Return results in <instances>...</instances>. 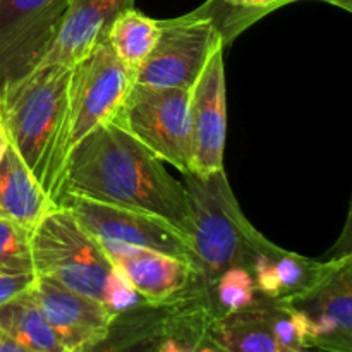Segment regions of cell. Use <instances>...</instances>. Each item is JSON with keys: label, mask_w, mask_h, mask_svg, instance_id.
<instances>
[{"label": "cell", "mask_w": 352, "mask_h": 352, "mask_svg": "<svg viewBox=\"0 0 352 352\" xmlns=\"http://www.w3.org/2000/svg\"><path fill=\"white\" fill-rule=\"evenodd\" d=\"M141 296L134 291L133 285L127 282V278L120 274L117 268H113L112 274L107 278L105 289H103L102 302L113 313L126 311V309L133 308L138 302H141Z\"/></svg>", "instance_id": "cell-24"}, {"label": "cell", "mask_w": 352, "mask_h": 352, "mask_svg": "<svg viewBox=\"0 0 352 352\" xmlns=\"http://www.w3.org/2000/svg\"><path fill=\"white\" fill-rule=\"evenodd\" d=\"M227 134L223 45L213 52L189 91L191 172L210 175L223 170Z\"/></svg>", "instance_id": "cell-11"}, {"label": "cell", "mask_w": 352, "mask_h": 352, "mask_svg": "<svg viewBox=\"0 0 352 352\" xmlns=\"http://www.w3.org/2000/svg\"><path fill=\"white\" fill-rule=\"evenodd\" d=\"M306 352H323V351H315V349H309V351H306Z\"/></svg>", "instance_id": "cell-30"}, {"label": "cell", "mask_w": 352, "mask_h": 352, "mask_svg": "<svg viewBox=\"0 0 352 352\" xmlns=\"http://www.w3.org/2000/svg\"><path fill=\"white\" fill-rule=\"evenodd\" d=\"M189 91L133 82L112 119L181 174L191 172Z\"/></svg>", "instance_id": "cell-6"}, {"label": "cell", "mask_w": 352, "mask_h": 352, "mask_svg": "<svg viewBox=\"0 0 352 352\" xmlns=\"http://www.w3.org/2000/svg\"><path fill=\"white\" fill-rule=\"evenodd\" d=\"M267 254L274 268L275 280H277L278 298H289L296 292L302 291L315 282L322 272L325 261H315L301 254L280 250L274 243H267Z\"/></svg>", "instance_id": "cell-21"}, {"label": "cell", "mask_w": 352, "mask_h": 352, "mask_svg": "<svg viewBox=\"0 0 352 352\" xmlns=\"http://www.w3.org/2000/svg\"><path fill=\"white\" fill-rule=\"evenodd\" d=\"M31 292L65 352H79L102 339L116 316L102 301L50 278H34Z\"/></svg>", "instance_id": "cell-13"}, {"label": "cell", "mask_w": 352, "mask_h": 352, "mask_svg": "<svg viewBox=\"0 0 352 352\" xmlns=\"http://www.w3.org/2000/svg\"><path fill=\"white\" fill-rule=\"evenodd\" d=\"M305 325L306 347L323 352H352V256L346 251L323 263L313 284L280 298Z\"/></svg>", "instance_id": "cell-8"}, {"label": "cell", "mask_w": 352, "mask_h": 352, "mask_svg": "<svg viewBox=\"0 0 352 352\" xmlns=\"http://www.w3.org/2000/svg\"><path fill=\"white\" fill-rule=\"evenodd\" d=\"M160 34V23L144 16L134 7L122 10L110 24L105 38L117 57L133 71L153 50Z\"/></svg>", "instance_id": "cell-19"}, {"label": "cell", "mask_w": 352, "mask_h": 352, "mask_svg": "<svg viewBox=\"0 0 352 352\" xmlns=\"http://www.w3.org/2000/svg\"><path fill=\"white\" fill-rule=\"evenodd\" d=\"M0 332L33 352H65L34 301L31 287L0 306Z\"/></svg>", "instance_id": "cell-18"}, {"label": "cell", "mask_w": 352, "mask_h": 352, "mask_svg": "<svg viewBox=\"0 0 352 352\" xmlns=\"http://www.w3.org/2000/svg\"><path fill=\"white\" fill-rule=\"evenodd\" d=\"M0 352H33L26 349L24 346H21L19 342H16L14 339H10L9 336L0 332Z\"/></svg>", "instance_id": "cell-26"}, {"label": "cell", "mask_w": 352, "mask_h": 352, "mask_svg": "<svg viewBox=\"0 0 352 352\" xmlns=\"http://www.w3.org/2000/svg\"><path fill=\"white\" fill-rule=\"evenodd\" d=\"M69 0H0V91L43 64Z\"/></svg>", "instance_id": "cell-9"}, {"label": "cell", "mask_w": 352, "mask_h": 352, "mask_svg": "<svg viewBox=\"0 0 352 352\" xmlns=\"http://www.w3.org/2000/svg\"><path fill=\"white\" fill-rule=\"evenodd\" d=\"M158 23L157 43L134 71V82L191 89L213 52L226 45L219 23L206 3L188 16Z\"/></svg>", "instance_id": "cell-5"}, {"label": "cell", "mask_w": 352, "mask_h": 352, "mask_svg": "<svg viewBox=\"0 0 352 352\" xmlns=\"http://www.w3.org/2000/svg\"><path fill=\"white\" fill-rule=\"evenodd\" d=\"M7 146H9V138H7V133L3 131V127L0 126V158H2V155L6 153Z\"/></svg>", "instance_id": "cell-29"}, {"label": "cell", "mask_w": 352, "mask_h": 352, "mask_svg": "<svg viewBox=\"0 0 352 352\" xmlns=\"http://www.w3.org/2000/svg\"><path fill=\"white\" fill-rule=\"evenodd\" d=\"M0 274H34L31 234L0 215Z\"/></svg>", "instance_id": "cell-23"}, {"label": "cell", "mask_w": 352, "mask_h": 352, "mask_svg": "<svg viewBox=\"0 0 352 352\" xmlns=\"http://www.w3.org/2000/svg\"><path fill=\"white\" fill-rule=\"evenodd\" d=\"M134 82V74L110 47L96 41L71 67L67 110V157L72 148L100 124L116 117Z\"/></svg>", "instance_id": "cell-7"}, {"label": "cell", "mask_w": 352, "mask_h": 352, "mask_svg": "<svg viewBox=\"0 0 352 352\" xmlns=\"http://www.w3.org/2000/svg\"><path fill=\"white\" fill-rule=\"evenodd\" d=\"M198 291L199 284L195 280L191 287L167 301H141L117 313L105 336L79 352H157L160 344L174 332Z\"/></svg>", "instance_id": "cell-12"}, {"label": "cell", "mask_w": 352, "mask_h": 352, "mask_svg": "<svg viewBox=\"0 0 352 352\" xmlns=\"http://www.w3.org/2000/svg\"><path fill=\"white\" fill-rule=\"evenodd\" d=\"M71 67L38 65L0 91V126L7 133L10 146L55 203L62 198L67 164Z\"/></svg>", "instance_id": "cell-2"}, {"label": "cell", "mask_w": 352, "mask_h": 352, "mask_svg": "<svg viewBox=\"0 0 352 352\" xmlns=\"http://www.w3.org/2000/svg\"><path fill=\"white\" fill-rule=\"evenodd\" d=\"M57 206L9 143L0 158V215L31 234Z\"/></svg>", "instance_id": "cell-17"}, {"label": "cell", "mask_w": 352, "mask_h": 352, "mask_svg": "<svg viewBox=\"0 0 352 352\" xmlns=\"http://www.w3.org/2000/svg\"><path fill=\"white\" fill-rule=\"evenodd\" d=\"M282 302L258 292L246 308L210 318L206 339L223 352H292L282 340Z\"/></svg>", "instance_id": "cell-15"}, {"label": "cell", "mask_w": 352, "mask_h": 352, "mask_svg": "<svg viewBox=\"0 0 352 352\" xmlns=\"http://www.w3.org/2000/svg\"><path fill=\"white\" fill-rule=\"evenodd\" d=\"M64 192L150 213L182 234L188 222L184 184L113 120L100 124L72 148L65 164Z\"/></svg>", "instance_id": "cell-1"}, {"label": "cell", "mask_w": 352, "mask_h": 352, "mask_svg": "<svg viewBox=\"0 0 352 352\" xmlns=\"http://www.w3.org/2000/svg\"><path fill=\"white\" fill-rule=\"evenodd\" d=\"M113 268L127 278L143 301L160 302L191 287L196 274L189 261L160 251L120 244H102Z\"/></svg>", "instance_id": "cell-14"}, {"label": "cell", "mask_w": 352, "mask_h": 352, "mask_svg": "<svg viewBox=\"0 0 352 352\" xmlns=\"http://www.w3.org/2000/svg\"><path fill=\"white\" fill-rule=\"evenodd\" d=\"M133 3L134 0H69L62 30L43 64L71 67L96 41L105 38L112 21Z\"/></svg>", "instance_id": "cell-16"}, {"label": "cell", "mask_w": 352, "mask_h": 352, "mask_svg": "<svg viewBox=\"0 0 352 352\" xmlns=\"http://www.w3.org/2000/svg\"><path fill=\"white\" fill-rule=\"evenodd\" d=\"M195 352H223V351L219 349V347H217L215 344L210 342L208 339H205L201 344H199L198 347H196Z\"/></svg>", "instance_id": "cell-27"}, {"label": "cell", "mask_w": 352, "mask_h": 352, "mask_svg": "<svg viewBox=\"0 0 352 352\" xmlns=\"http://www.w3.org/2000/svg\"><path fill=\"white\" fill-rule=\"evenodd\" d=\"M322 2L332 3V6L340 7V9L347 10V12H351L352 10V0H322Z\"/></svg>", "instance_id": "cell-28"}, {"label": "cell", "mask_w": 352, "mask_h": 352, "mask_svg": "<svg viewBox=\"0 0 352 352\" xmlns=\"http://www.w3.org/2000/svg\"><path fill=\"white\" fill-rule=\"evenodd\" d=\"M31 258L36 277L50 278L96 301H102L113 270L102 244L60 205L31 232Z\"/></svg>", "instance_id": "cell-4"}, {"label": "cell", "mask_w": 352, "mask_h": 352, "mask_svg": "<svg viewBox=\"0 0 352 352\" xmlns=\"http://www.w3.org/2000/svg\"><path fill=\"white\" fill-rule=\"evenodd\" d=\"M188 198L189 263L203 291L230 267L251 268L261 234L248 222L230 189L226 172L182 174Z\"/></svg>", "instance_id": "cell-3"}, {"label": "cell", "mask_w": 352, "mask_h": 352, "mask_svg": "<svg viewBox=\"0 0 352 352\" xmlns=\"http://www.w3.org/2000/svg\"><path fill=\"white\" fill-rule=\"evenodd\" d=\"M58 205L67 208L79 226L100 244L146 248L189 261L188 241L184 234L158 217L105 205L69 192L62 195Z\"/></svg>", "instance_id": "cell-10"}, {"label": "cell", "mask_w": 352, "mask_h": 352, "mask_svg": "<svg viewBox=\"0 0 352 352\" xmlns=\"http://www.w3.org/2000/svg\"><path fill=\"white\" fill-rule=\"evenodd\" d=\"M36 274H0V306L34 284Z\"/></svg>", "instance_id": "cell-25"}, {"label": "cell", "mask_w": 352, "mask_h": 352, "mask_svg": "<svg viewBox=\"0 0 352 352\" xmlns=\"http://www.w3.org/2000/svg\"><path fill=\"white\" fill-rule=\"evenodd\" d=\"M292 2L299 0H208L206 6L215 16L220 31L226 38L227 28H234V33H237L263 14Z\"/></svg>", "instance_id": "cell-22"}, {"label": "cell", "mask_w": 352, "mask_h": 352, "mask_svg": "<svg viewBox=\"0 0 352 352\" xmlns=\"http://www.w3.org/2000/svg\"><path fill=\"white\" fill-rule=\"evenodd\" d=\"M205 292L210 316L229 315L246 308L256 299L258 289L253 274L246 267H230Z\"/></svg>", "instance_id": "cell-20"}]
</instances>
